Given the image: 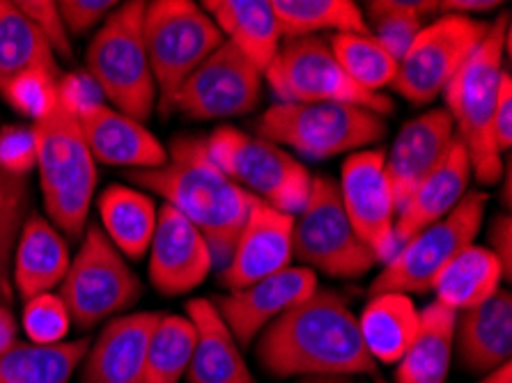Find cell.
Wrapping results in <instances>:
<instances>
[{"mask_svg":"<svg viewBox=\"0 0 512 383\" xmlns=\"http://www.w3.org/2000/svg\"><path fill=\"white\" fill-rule=\"evenodd\" d=\"M255 356L276 379L377 374L359 319L336 292L320 287L262 331Z\"/></svg>","mask_w":512,"mask_h":383,"instance_id":"obj_1","label":"cell"},{"mask_svg":"<svg viewBox=\"0 0 512 383\" xmlns=\"http://www.w3.org/2000/svg\"><path fill=\"white\" fill-rule=\"evenodd\" d=\"M127 177L141 189L159 193L166 205L180 211L205 237L216 267H226L258 198L214 166L205 150V136L173 138L164 166L134 170Z\"/></svg>","mask_w":512,"mask_h":383,"instance_id":"obj_2","label":"cell"},{"mask_svg":"<svg viewBox=\"0 0 512 383\" xmlns=\"http://www.w3.org/2000/svg\"><path fill=\"white\" fill-rule=\"evenodd\" d=\"M510 46V14L492 23L483 42L446 85V111L451 113L469 154L471 173L483 184H496L503 175L501 152L494 143V111L503 78V49Z\"/></svg>","mask_w":512,"mask_h":383,"instance_id":"obj_3","label":"cell"},{"mask_svg":"<svg viewBox=\"0 0 512 383\" xmlns=\"http://www.w3.org/2000/svg\"><path fill=\"white\" fill-rule=\"evenodd\" d=\"M44 209L53 228L81 237L97 186L95 159L85 145L81 124L58 106L33 124Z\"/></svg>","mask_w":512,"mask_h":383,"instance_id":"obj_4","label":"cell"},{"mask_svg":"<svg viewBox=\"0 0 512 383\" xmlns=\"http://www.w3.org/2000/svg\"><path fill=\"white\" fill-rule=\"evenodd\" d=\"M145 5L143 0H131L108 14L85 53V72L99 83L104 97L141 124L157 104V83L143 37Z\"/></svg>","mask_w":512,"mask_h":383,"instance_id":"obj_5","label":"cell"},{"mask_svg":"<svg viewBox=\"0 0 512 383\" xmlns=\"http://www.w3.org/2000/svg\"><path fill=\"white\" fill-rule=\"evenodd\" d=\"M143 37L161 115L175 111L177 92L186 78L226 42L212 17L191 0L147 3Z\"/></svg>","mask_w":512,"mask_h":383,"instance_id":"obj_6","label":"cell"},{"mask_svg":"<svg viewBox=\"0 0 512 383\" xmlns=\"http://www.w3.org/2000/svg\"><path fill=\"white\" fill-rule=\"evenodd\" d=\"M205 150L223 175L269 207L297 218L308 205L313 175L283 147L223 124L205 138Z\"/></svg>","mask_w":512,"mask_h":383,"instance_id":"obj_7","label":"cell"},{"mask_svg":"<svg viewBox=\"0 0 512 383\" xmlns=\"http://www.w3.org/2000/svg\"><path fill=\"white\" fill-rule=\"evenodd\" d=\"M258 136L308 159H331L368 147L386 134L384 115L352 104H276L255 122Z\"/></svg>","mask_w":512,"mask_h":383,"instance_id":"obj_8","label":"cell"},{"mask_svg":"<svg viewBox=\"0 0 512 383\" xmlns=\"http://www.w3.org/2000/svg\"><path fill=\"white\" fill-rule=\"evenodd\" d=\"M278 104H352L377 115H389L393 101L382 92L356 85L338 65L322 37L287 39L265 69Z\"/></svg>","mask_w":512,"mask_h":383,"instance_id":"obj_9","label":"cell"},{"mask_svg":"<svg viewBox=\"0 0 512 383\" xmlns=\"http://www.w3.org/2000/svg\"><path fill=\"white\" fill-rule=\"evenodd\" d=\"M487 193L467 191L451 214L432 223L430 228L414 234L386 262L382 273L370 285V296L398 292L425 294L434 285V278L462 248L473 244L483 223Z\"/></svg>","mask_w":512,"mask_h":383,"instance_id":"obj_10","label":"cell"},{"mask_svg":"<svg viewBox=\"0 0 512 383\" xmlns=\"http://www.w3.org/2000/svg\"><path fill=\"white\" fill-rule=\"evenodd\" d=\"M292 257L306 269L333 278H359L379 260L363 244L345 214L338 184L329 177H313L304 211L294 218Z\"/></svg>","mask_w":512,"mask_h":383,"instance_id":"obj_11","label":"cell"},{"mask_svg":"<svg viewBox=\"0 0 512 383\" xmlns=\"http://www.w3.org/2000/svg\"><path fill=\"white\" fill-rule=\"evenodd\" d=\"M141 283L120 250L99 225H90L67 276L60 283V299L76 326L92 328L104 319L134 306Z\"/></svg>","mask_w":512,"mask_h":383,"instance_id":"obj_12","label":"cell"},{"mask_svg":"<svg viewBox=\"0 0 512 383\" xmlns=\"http://www.w3.org/2000/svg\"><path fill=\"white\" fill-rule=\"evenodd\" d=\"M490 23L464 14L444 17L423 26L398 65L393 88L411 104L423 106L437 99L453 81L467 58L483 42Z\"/></svg>","mask_w":512,"mask_h":383,"instance_id":"obj_13","label":"cell"},{"mask_svg":"<svg viewBox=\"0 0 512 383\" xmlns=\"http://www.w3.org/2000/svg\"><path fill=\"white\" fill-rule=\"evenodd\" d=\"M262 72L230 42H223L177 92L175 108L191 120H223L255 111Z\"/></svg>","mask_w":512,"mask_h":383,"instance_id":"obj_14","label":"cell"},{"mask_svg":"<svg viewBox=\"0 0 512 383\" xmlns=\"http://www.w3.org/2000/svg\"><path fill=\"white\" fill-rule=\"evenodd\" d=\"M340 200L354 232L379 262H389L395 241V202L386 177V152L361 150L349 154L340 170Z\"/></svg>","mask_w":512,"mask_h":383,"instance_id":"obj_15","label":"cell"},{"mask_svg":"<svg viewBox=\"0 0 512 383\" xmlns=\"http://www.w3.org/2000/svg\"><path fill=\"white\" fill-rule=\"evenodd\" d=\"M292 228L294 216L255 200L230 262L219 273V283L228 292H239L290 267Z\"/></svg>","mask_w":512,"mask_h":383,"instance_id":"obj_16","label":"cell"},{"mask_svg":"<svg viewBox=\"0 0 512 383\" xmlns=\"http://www.w3.org/2000/svg\"><path fill=\"white\" fill-rule=\"evenodd\" d=\"M214 260L203 234L170 205L157 211L150 244V283L166 296L186 294L205 283Z\"/></svg>","mask_w":512,"mask_h":383,"instance_id":"obj_17","label":"cell"},{"mask_svg":"<svg viewBox=\"0 0 512 383\" xmlns=\"http://www.w3.org/2000/svg\"><path fill=\"white\" fill-rule=\"evenodd\" d=\"M317 289L315 271L306 267H287L251 287L230 292L216 299V310L235 335L237 345L248 347L255 335L281 317L283 312L297 306Z\"/></svg>","mask_w":512,"mask_h":383,"instance_id":"obj_18","label":"cell"},{"mask_svg":"<svg viewBox=\"0 0 512 383\" xmlns=\"http://www.w3.org/2000/svg\"><path fill=\"white\" fill-rule=\"evenodd\" d=\"M455 138V124L446 108L418 115L400 129L386 154V177H389L395 216L405 207L407 198L444 159Z\"/></svg>","mask_w":512,"mask_h":383,"instance_id":"obj_19","label":"cell"},{"mask_svg":"<svg viewBox=\"0 0 512 383\" xmlns=\"http://www.w3.org/2000/svg\"><path fill=\"white\" fill-rule=\"evenodd\" d=\"M159 312L111 319L85 354L81 383H145L147 342Z\"/></svg>","mask_w":512,"mask_h":383,"instance_id":"obj_20","label":"cell"},{"mask_svg":"<svg viewBox=\"0 0 512 383\" xmlns=\"http://www.w3.org/2000/svg\"><path fill=\"white\" fill-rule=\"evenodd\" d=\"M469 177V154L464 150L462 140L455 136L439 166L411 191L405 207L395 216V241H398V246L451 214L467 195Z\"/></svg>","mask_w":512,"mask_h":383,"instance_id":"obj_21","label":"cell"},{"mask_svg":"<svg viewBox=\"0 0 512 383\" xmlns=\"http://www.w3.org/2000/svg\"><path fill=\"white\" fill-rule=\"evenodd\" d=\"M460 363L471 374H487L510 363L512 356V296L506 289L455 317V340Z\"/></svg>","mask_w":512,"mask_h":383,"instance_id":"obj_22","label":"cell"},{"mask_svg":"<svg viewBox=\"0 0 512 383\" xmlns=\"http://www.w3.org/2000/svg\"><path fill=\"white\" fill-rule=\"evenodd\" d=\"M186 317L196 328V347L186 370L189 383H255L242 351L214 301L193 299L186 303Z\"/></svg>","mask_w":512,"mask_h":383,"instance_id":"obj_23","label":"cell"},{"mask_svg":"<svg viewBox=\"0 0 512 383\" xmlns=\"http://www.w3.org/2000/svg\"><path fill=\"white\" fill-rule=\"evenodd\" d=\"M85 145L92 159L108 166H127L136 170L161 168L168 161L166 147L152 136L141 122L131 120L111 106L79 120Z\"/></svg>","mask_w":512,"mask_h":383,"instance_id":"obj_24","label":"cell"},{"mask_svg":"<svg viewBox=\"0 0 512 383\" xmlns=\"http://www.w3.org/2000/svg\"><path fill=\"white\" fill-rule=\"evenodd\" d=\"M200 7H205L223 39L265 74L283 37L269 0H205Z\"/></svg>","mask_w":512,"mask_h":383,"instance_id":"obj_25","label":"cell"},{"mask_svg":"<svg viewBox=\"0 0 512 383\" xmlns=\"http://www.w3.org/2000/svg\"><path fill=\"white\" fill-rule=\"evenodd\" d=\"M69 269V248L62 234L40 214L28 216L14 253V285L23 299H33L60 285Z\"/></svg>","mask_w":512,"mask_h":383,"instance_id":"obj_26","label":"cell"},{"mask_svg":"<svg viewBox=\"0 0 512 383\" xmlns=\"http://www.w3.org/2000/svg\"><path fill=\"white\" fill-rule=\"evenodd\" d=\"M359 319L361 340L375 363H400L421 324V312L407 294L386 292L370 296Z\"/></svg>","mask_w":512,"mask_h":383,"instance_id":"obj_27","label":"cell"},{"mask_svg":"<svg viewBox=\"0 0 512 383\" xmlns=\"http://www.w3.org/2000/svg\"><path fill=\"white\" fill-rule=\"evenodd\" d=\"M455 317L457 312L437 301L421 312L416 338L395 370V383H446L453 361Z\"/></svg>","mask_w":512,"mask_h":383,"instance_id":"obj_28","label":"cell"},{"mask_svg":"<svg viewBox=\"0 0 512 383\" xmlns=\"http://www.w3.org/2000/svg\"><path fill=\"white\" fill-rule=\"evenodd\" d=\"M104 234L129 260H143L157 228V205L150 195L111 184L99 195Z\"/></svg>","mask_w":512,"mask_h":383,"instance_id":"obj_29","label":"cell"},{"mask_svg":"<svg viewBox=\"0 0 512 383\" xmlns=\"http://www.w3.org/2000/svg\"><path fill=\"white\" fill-rule=\"evenodd\" d=\"M501 280V267L490 248L471 244L439 271L432 289L437 292V303L453 312H462L480 306L499 292Z\"/></svg>","mask_w":512,"mask_h":383,"instance_id":"obj_30","label":"cell"},{"mask_svg":"<svg viewBox=\"0 0 512 383\" xmlns=\"http://www.w3.org/2000/svg\"><path fill=\"white\" fill-rule=\"evenodd\" d=\"M90 340L60 342V345H17L0 354V383H69Z\"/></svg>","mask_w":512,"mask_h":383,"instance_id":"obj_31","label":"cell"},{"mask_svg":"<svg viewBox=\"0 0 512 383\" xmlns=\"http://www.w3.org/2000/svg\"><path fill=\"white\" fill-rule=\"evenodd\" d=\"M271 7L287 39L313 37L322 30L370 35L361 7L352 0H274Z\"/></svg>","mask_w":512,"mask_h":383,"instance_id":"obj_32","label":"cell"},{"mask_svg":"<svg viewBox=\"0 0 512 383\" xmlns=\"http://www.w3.org/2000/svg\"><path fill=\"white\" fill-rule=\"evenodd\" d=\"M30 69H46L62 76L56 53L35 23L23 17L17 5L7 3L0 14V88Z\"/></svg>","mask_w":512,"mask_h":383,"instance_id":"obj_33","label":"cell"},{"mask_svg":"<svg viewBox=\"0 0 512 383\" xmlns=\"http://www.w3.org/2000/svg\"><path fill=\"white\" fill-rule=\"evenodd\" d=\"M196 328L189 317L161 315L147 342L145 383H177L189 370Z\"/></svg>","mask_w":512,"mask_h":383,"instance_id":"obj_34","label":"cell"},{"mask_svg":"<svg viewBox=\"0 0 512 383\" xmlns=\"http://www.w3.org/2000/svg\"><path fill=\"white\" fill-rule=\"evenodd\" d=\"M370 35L395 60L405 58L409 46L425 26V19L439 12L434 0H372L366 5Z\"/></svg>","mask_w":512,"mask_h":383,"instance_id":"obj_35","label":"cell"},{"mask_svg":"<svg viewBox=\"0 0 512 383\" xmlns=\"http://www.w3.org/2000/svg\"><path fill=\"white\" fill-rule=\"evenodd\" d=\"M329 46L338 65L363 90L379 92L386 85H393L398 76L400 62L372 35L336 33L329 39Z\"/></svg>","mask_w":512,"mask_h":383,"instance_id":"obj_36","label":"cell"},{"mask_svg":"<svg viewBox=\"0 0 512 383\" xmlns=\"http://www.w3.org/2000/svg\"><path fill=\"white\" fill-rule=\"evenodd\" d=\"M58 78L46 69H30L7 81L0 95L14 111L40 122L58 108Z\"/></svg>","mask_w":512,"mask_h":383,"instance_id":"obj_37","label":"cell"},{"mask_svg":"<svg viewBox=\"0 0 512 383\" xmlns=\"http://www.w3.org/2000/svg\"><path fill=\"white\" fill-rule=\"evenodd\" d=\"M69 324H72V317H69V310L60 296L46 292L26 301L23 331L33 345H60L62 338H67Z\"/></svg>","mask_w":512,"mask_h":383,"instance_id":"obj_38","label":"cell"},{"mask_svg":"<svg viewBox=\"0 0 512 383\" xmlns=\"http://www.w3.org/2000/svg\"><path fill=\"white\" fill-rule=\"evenodd\" d=\"M37 166V138L33 127L7 124L0 129V170L10 177L26 179Z\"/></svg>","mask_w":512,"mask_h":383,"instance_id":"obj_39","label":"cell"},{"mask_svg":"<svg viewBox=\"0 0 512 383\" xmlns=\"http://www.w3.org/2000/svg\"><path fill=\"white\" fill-rule=\"evenodd\" d=\"M58 106L76 120H83L97 108L106 106V97L95 78L85 69H76L58 78Z\"/></svg>","mask_w":512,"mask_h":383,"instance_id":"obj_40","label":"cell"},{"mask_svg":"<svg viewBox=\"0 0 512 383\" xmlns=\"http://www.w3.org/2000/svg\"><path fill=\"white\" fill-rule=\"evenodd\" d=\"M21 10L23 17H28L35 23L37 30L44 35L46 42L56 53L58 58L72 60V44H69V33L62 23V17L58 12V5L51 3V0H21V3H14Z\"/></svg>","mask_w":512,"mask_h":383,"instance_id":"obj_41","label":"cell"},{"mask_svg":"<svg viewBox=\"0 0 512 383\" xmlns=\"http://www.w3.org/2000/svg\"><path fill=\"white\" fill-rule=\"evenodd\" d=\"M28 200H21L17 205H10L0 211V303L10 306V267L12 253L17 246L19 232L26 221Z\"/></svg>","mask_w":512,"mask_h":383,"instance_id":"obj_42","label":"cell"},{"mask_svg":"<svg viewBox=\"0 0 512 383\" xmlns=\"http://www.w3.org/2000/svg\"><path fill=\"white\" fill-rule=\"evenodd\" d=\"M56 5L67 33L72 35H85L115 7L113 0H62Z\"/></svg>","mask_w":512,"mask_h":383,"instance_id":"obj_43","label":"cell"},{"mask_svg":"<svg viewBox=\"0 0 512 383\" xmlns=\"http://www.w3.org/2000/svg\"><path fill=\"white\" fill-rule=\"evenodd\" d=\"M494 143L501 154H506L512 145V78L510 72H503L499 101L494 111Z\"/></svg>","mask_w":512,"mask_h":383,"instance_id":"obj_44","label":"cell"},{"mask_svg":"<svg viewBox=\"0 0 512 383\" xmlns=\"http://www.w3.org/2000/svg\"><path fill=\"white\" fill-rule=\"evenodd\" d=\"M490 253L499 262L503 280L512 278V218L506 214H499L492 218L490 225Z\"/></svg>","mask_w":512,"mask_h":383,"instance_id":"obj_45","label":"cell"},{"mask_svg":"<svg viewBox=\"0 0 512 383\" xmlns=\"http://www.w3.org/2000/svg\"><path fill=\"white\" fill-rule=\"evenodd\" d=\"M21 200H28V184L26 179L10 177L0 170V211L10 205H17Z\"/></svg>","mask_w":512,"mask_h":383,"instance_id":"obj_46","label":"cell"},{"mask_svg":"<svg viewBox=\"0 0 512 383\" xmlns=\"http://www.w3.org/2000/svg\"><path fill=\"white\" fill-rule=\"evenodd\" d=\"M501 7L499 0H441L439 12L444 14H464L467 12H490Z\"/></svg>","mask_w":512,"mask_h":383,"instance_id":"obj_47","label":"cell"},{"mask_svg":"<svg viewBox=\"0 0 512 383\" xmlns=\"http://www.w3.org/2000/svg\"><path fill=\"white\" fill-rule=\"evenodd\" d=\"M17 345V322L10 312V306L0 303V354Z\"/></svg>","mask_w":512,"mask_h":383,"instance_id":"obj_48","label":"cell"},{"mask_svg":"<svg viewBox=\"0 0 512 383\" xmlns=\"http://www.w3.org/2000/svg\"><path fill=\"white\" fill-rule=\"evenodd\" d=\"M478 383H512V363H506L496 367L492 372H487Z\"/></svg>","mask_w":512,"mask_h":383,"instance_id":"obj_49","label":"cell"},{"mask_svg":"<svg viewBox=\"0 0 512 383\" xmlns=\"http://www.w3.org/2000/svg\"><path fill=\"white\" fill-rule=\"evenodd\" d=\"M299 383H356L352 377L343 374H329V377H304Z\"/></svg>","mask_w":512,"mask_h":383,"instance_id":"obj_50","label":"cell"},{"mask_svg":"<svg viewBox=\"0 0 512 383\" xmlns=\"http://www.w3.org/2000/svg\"><path fill=\"white\" fill-rule=\"evenodd\" d=\"M506 177V184H503V205H506V209H510V195H512V175H510V159L506 163V170H503V175Z\"/></svg>","mask_w":512,"mask_h":383,"instance_id":"obj_51","label":"cell"},{"mask_svg":"<svg viewBox=\"0 0 512 383\" xmlns=\"http://www.w3.org/2000/svg\"><path fill=\"white\" fill-rule=\"evenodd\" d=\"M375 383H389V381H386V379H379V377H377V379H375Z\"/></svg>","mask_w":512,"mask_h":383,"instance_id":"obj_52","label":"cell"},{"mask_svg":"<svg viewBox=\"0 0 512 383\" xmlns=\"http://www.w3.org/2000/svg\"><path fill=\"white\" fill-rule=\"evenodd\" d=\"M5 5H7V3H0V14H3V10H5Z\"/></svg>","mask_w":512,"mask_h":383,"instance_id":"obj_53","label":"cell"}]
</instances>
